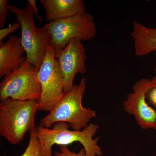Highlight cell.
Segmentation results:
<instances>
[{
    "label": "cell",
    "instance_id": "cell-14",
    "mask_svg": "<svg viewBox=\"0 0 156 156\" xmlns=\"http://www.w3.org/2000/svg\"><path fill=\"white\" fill-rule=\"evenodd\" d=\"M146 100L156 113V75L151 80V86L146 93Z\"/></svg>",
    "mask_w": 156,
    "mask_h": 156
},
{
    "label": "cell",
    "instance_id": "cell-8",
    "mask_svg": "<svg viewBox=\"0 0 156 156\" xmlns=\"http://www.w3.org/2000/svg\"><path fill=\"white\" fill-rule=\"evenodd\" d=\"M150 86L151 79L142 78L136 81L132 87V92L123 101V106L128 114L134 117L141 129L156 130V112L146 100V93Z\"/></svg>",
    "mask_w": 156,
    "mask_h": 156
},
{
    "label": "cell",
    "instance_id": "cell-17",
    "mask_svg": "<svg viewBox=\"0 0 156 156\" xmlns=\"http://www.w3.org/2000/svg\"><path fill=\"white\" fill-rule=\"evenodd\" d=\"M7 0H0V27H3L8 17Z\"/></svg>",
    "mask_w": 156,
    "mask_h": 156
},
{
    "label": "cell",
    "instance_id": "cell-15",
    "mask_svg": "<svg viewBox=\"0 0 156 156\" xmlns=\"http://www.w3.org/2000/svg\"><path fill=\"white\" fill-rule=\"evenodd\" d=\"M54 154L55 156H87L83 147L77 153L75 152L71 151L66 145L60 146L59 151H55Z\"/></svg>",
    "mask_w": 156,
    "mask_h": 156
},
{
    "label": "cell",
    "instance_id": "cell-12",
    "mask_svg": "<svg viewBox=\"0 0 156 156\" xmlns=\"http://www.w3.org/2000/svg\"><path fill=\"white\" fill-rule=\"evenodd\" d=\"M131 38L135 56L140 57L156 51V28H151L140 23H132Z\"/></svg>",
    "mask_w": 156,
    "mask_h": 156
},
{
    "label": "cell",
    "instance_id": "cell-1",
    "mask_svg": "<svg viewBox=\"0 0 156 156\" xmlns=\"http://www.w3.org/2000/svg\"><path fill=\"white\" fill-rule=\"evenodd\" d=\"M68 123L59 122L52 128H47L37 126V137L41 146L44 156H53L52 147L53 145H66L78 142L83 146L87 156H101L102 152L98 145L99 137L95 136L99 126L91 123L80 131L69 130Z\"/></svg>",
    "mask_w": 156,
    "mask_h": 156
},
{
    "label": "cell",
    "instance_id": "cell-16",
    "mask_svg": "<svg viewBox=\"0 0 156 156\" xmlns=\"http://www.w3.org/2000/svg\"><path fill=\"white\" fill-rule=\"evenodd\" d=\"M21 28V25L19 23H14L13 24H10L8 27L3 28L0 30V44H2V41L9 34L14 32L15 30Z\"/></svg>",
    "mask_w": 156,
    "mask_h": 156
},
{
    "label": "cell",
    "instance_id": "cell-13",
    "mask_svg": "<svg viewBox=\"0 0 156 156\" xmlns=\"http://www.w3.org/2000/svg\"><path fill=\"white\" fill-rule=\"evenodd\" d=\"M20 156H44L41 144L37 137L36 129L30 132L28 145Z\"/></svg>",
    "mask_w": 156,
    "mask_h": 156
},
{
    "label": "cell",
    "instance_id": "cell-6",
    "mask_svg": "<svg viewBox=\"0 0 156 156\" xmlns=\"http://www.w3.org/2000/svg\"><path fill=\"white\" fill-rule=\"evenodd\" d=\"M38 70L26 59L19 68L5 76L0 83V100H39L41 87Z\"/></svg>",
    "mask_w": 156,
    "mask_h": 156
},
{
    "label": "cell",
    "instance_id": "cell-7",
    "mask_svg": "<svg viewBox=\"0 0 156 156\" xmlns=\"http://www.w3.org/2000/svg\"><path fill=\"white\" fill-rule=\"evenodd\" d=\"M55 49L49 45L43 63L38 72L41 87L38 110L51 112L61 100L64 94V81Z\"/></svg>",
    "mask_w": 156,
    "mask_h": 156
},
{
    "label": "cell",
    "instance_id": "cell-10",
    "mask_svg": "<svg viewBox=\"0 0 156 156\" xmlns=\"http://www.w3.org/2000/svg\"><path fill=\"white\" fill-rule=\"evenodd\" d=\"M26 53L21 43V37L11 35L0 47V77L19 68L25 61Z\"/></svg>",
    "mask_w": 156,
    "mask_h": 156
},
{
    "label": "cell",
    "instance_id": "cell-18",
    "mask_svg": "<svg viewBox=\"0 0 156 156\" xmlns=\"http://www.w3.org/2000/svg\"><path fill=\"white\" fill-rule=\"evenodd\" d=\"M28 4L30 5L35 15L36 16L37 19L40 21H42V19L41 16L39 15L38 11V8L37 7L36 1L35 0H28Z\"/></svg>",
    "mask_w": 156,
    "mask_h": 156
},
{
    "label": "cell",
    "instance_id": "cell-9",
    "mask_svg": "<svg viewBox=\"0 0 156 156\" xmlns=\"http://www.w3.org/2000/svg\"><path fill=\"white\" fill-rule=\"evenodd\" d=\"M82 42L77 38H74L64 49L55 52V57L64 78V92L72 89L77 74L87 73V50Z\"/></svg>",
    "mask_w": 156,
    "mask_h": 156
},
{
    "label": "cell",
    "instance_id": "cell-11",
    "mask_svg": "<svg viewBox=\"0 0 156 156\" xmlns=\"http://www.w3.org/2000/svg\"><path fill=\"white\" fill-rule=\"evenodd\" d=\"M49 22L87 13L83 0H41Z\"/></svg>",
    "mask_w": 156,
    "mask_h": 156
},
{
    "label": "cell",
    "instance_id": "cell-5",
    "mask_svg": "<svg viewBox=\"0 0 156 156\" xmlns=\"http://www.w3.org/2000/svg\"><path fill=\"white\" fill-rule=\"evenodd\" d=\"M43 28L49 34L50 45L56 51L64 49L74 38L82 42L90 41L96 32L93 17L87 13L49 22Z\"/></svg>",
    "mask_w": 156,
    "mask_h": 156
},
{
    "label": "cell",
    "instance_id": "cell-4",
    "mask_svg": "<svg viewBox=\"0 0 156 156\" xmlns=\"http://www.w3.org/2000/svg\"><path fill=\"white\" fill-rule=\"evenodd\" d=\"M7 9L16 16L21 25V43L27 59L39 70L50 44L49 34L43 27L38 28L35 25L34 13L29 4L23 9L12 5H8Z\"/></svg>",
    "mask_w": 156,
    "mask_h": 156
},
{
    "label": "cell",
    "instance_id": "cell-3",
    "mask_svg": "<svg viewBox=\"0 0 156 156\" xmlns=\"http://www.w3.org/2000/svg\"><path fill=\"white\" fill-rule=\"evenodd\" d=\"M1 101L0 135L11 144H18L27 131L36 128L35 118L39 100L8 98Z\"/></svg>",
    "mask_w": 156,
    "mask_h": 156
},
{
    "label": "cell",
    "instance_id": "cell-2",
    "mask_svg": "<svg viewBox=\"0 0 156 156\" xmlns=\"http://www.w3.org/2000/svg\"><path fill=\"white\" fill-rule=\"evenodd\" d=\"M87 89V80L83 77L78 85L64 92L63 97L49 114L40 120L39 126L50 128L55 123H68L74 131H80L87 126L92 119L96 117L95 110L85 108L82 100Z\"/></svg>",
    "mask_w": 156,
    "mask_h": 156
}]
</instances>
